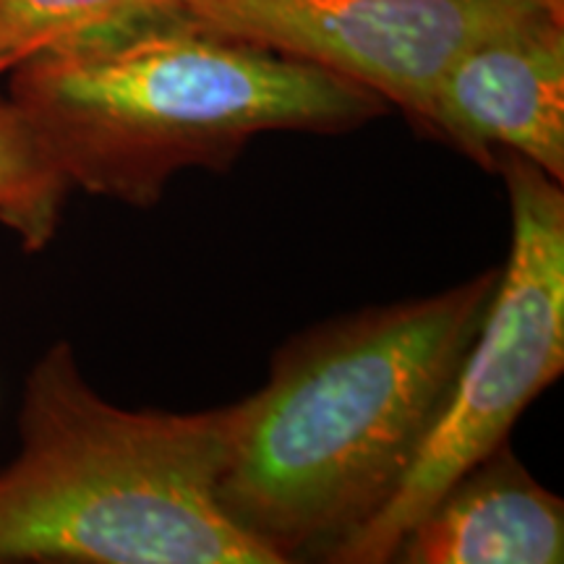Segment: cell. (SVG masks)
<instances>
[{
    "label": "cell",
    "mask_w": 564,
    "mask_h": 564,
    "mask_svg": "<svg viewBox=\"0 0 564 564\" xmlns=\"http://www.w3.org/2000/svg\"><path fill=\"white\" fill-rule=\"evenodd\" d=\"M564 505L502 444L463 474L400 541L405 564H560Z\"/></svg>",
    "instance_id": "obj_7"
},
{
    "label": "cell",
    "mask_w": 564,
    "mask_h": 564,
    "mask_svg": "<svg viewBox=\"0 0 564 564\" xmlns=\"http://www.w3.org/2000/svg\"><path fill=\"white\" fill-rule=\"evenodd\" d=\"M173 11L171 0H0V76L34 55Z\"/></svg>",
    "instance_id": "obj_8"
},
{
    "label": "cell",
    "mask_w": 564,
    "mask_h": 564,
    "mask_svg": "<svg viewBox=\"0 0 564 564\" xmlns=\"http://www.w3.org/2000/svg\"><path fill=\"white\" fill-rule=\"evenodd\" d=\"M171 6L204 30L361 84L415 121L465 47L544 11L533 0H171Z\"/></svg>",
    "instance_id": "obj_5"
},
{
    "label": "cell",
    "mask_w": 564,
    "mask_h": 564,
    "mask_svg": "<svg viewBox=\"0 0 564 564\" xmlns=\"http://www.w3.org/2000/svg\"><path fill=\"white\" fill-rule=\"evenodd\" d=\"M494 171L510 194L512 246L481 327L390 502L335 546L327 562H392L405 533L457 478L507 444L520 413L564 369L562 181L518 154H502Z\"/></svg>",
    "instance_id": "obj_4"
},
{
    "label": "cell",
    "mask_w": 564,
    "mask_h": 564,
    "mask_svg": "<svg viewBox=\"0 0 564 564\" xmlns=\"http://www.w3.org/2000/svg\"><path fill=\"white\" fill-rule=\"evenodd\" d=\"M421 123L489 171L518 154L562 181L564 21L539 11L465 47Z\"/></svg>",
    "instance_id": "obj_6"
},
{
    "label": "cell",
    "mask_w": 564,
    "mask_h": 564,
    "mask_svg": "<svg viewBox=\"0 0 564 564\" xmlns=\"http://www.w3.org/2000/svg\"><path fill=\"white\" fill-rule=\"evenodd\" d=\"M68 188L17 105L0 95V223L37 251L53 241Z\"/></svg>",
    "instance_id": "obj_9"
},
{
    "label": "cell",
    "mask_w": 564,
    "mask_h": 564,
    "mask_svg": "<svg viewBox=\"0 0 564 564\" xmlns=\"http://www.w3.org/2000/svg\"><path fill=\"white\" fill-rule=\"evenodd\" d=\"M238 403L126 411L68 343L32 366L19 455L0 470V564H280L230 520L220 481Z\"/></svg>",
    "instance_id": "obj_3"
},
{
    "label": "cell",
    "mask_w": 564,
    "mask_h": 564,
    "mask_svg": "<svg viewBox=\"0 0 564 564\" xmlns=\"http://www.w3.org/2000/svg\"><path fill=\"white\" fill-rule=\"evenodd\" d=\"M499 270L366 308L280 348L238 403L220 505L274 560L327 554L403 481L481 327Z\"/></svg>",
    "instance_id": "obj_1"
},
{
    "label": "cell",
    "mask_w": 564,
    "mask_h": 564,
    "mask_svg": "<svg viewBox=\"0 0 564 564\" xmlns=\"http://www.w3.org/2000/svg\"><path fill=\"white\" fill-rule=\"evenodd\" d=\"M535 6H541L546 13H552L554 19L564 21V0H533Z\"/></svg>",
    "instance_id": "obj_10"
},
{
    "label": "cell",
    "mask_w": 564,
    "mask_h": 564,
    "mask_svg": "<svg viewBox=\"0 0 564 564\" xmlns=\"http://www.w3.org/2000/svg\"><path fill=\"white\" fill-rule=\"evenodd\" d=\"M6 97L70 188L133 207L186 167L223 171L253 137L343 133L387 110L361 84L175 11L34 55Z\"/></svg>",
    "instance_id": "obj_2"
}]
</instances>
